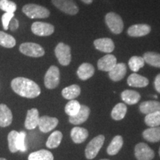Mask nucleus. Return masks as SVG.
<instances>
[{
    "mask_svg": "<svg viewBox=\"0 0 160 160\" xmlns=\"http://www.w3.org/2000/svg\"><path fill=\"white\" fill-rule=\"evenodd\" d=\"M13 91L20 97L33 99L41 93L39 86L33 80L25 77H17L11 81Z\"/></svg>",
    "mask_w": 160,
    "mask_h": 160,
    "instance_id": "f257e3e1",
    "label": "nucleus"
},
{
    "mask_svg": "<svg viewBox=\"0 0 160 160\" xmlns=\"http://www.w3.org/2000/svg\"><path fill=\"white\" fill-rule=\"evenodd\" d=\"M22 12L30 19H45L49 17V10L37 4H27L22 7Z\"/></svg>",
    "mask_w": 160,
    "mask_h": 160,
    "instance_id": "f03ea898",
    "label": "nucleus"
},
{
    "mask_svg": "<svg viewBox=\"0 0 160 160\" xmlns=\"http://www.w3.org/2000/svg\"><path fill=\"white\" fill-rule=\"evenodd\" d=\"M105 23L112 33L120 34L124 29V22L121 17L114 12H109L105 16Z\"/></svg>",
    "mask_w": 160,
    "mask_h": 160,
    "instance_id": "7ed1b4c3",
    "label": "nucleus"
},
{
    "mask_svg": "<svg viewBox=\"0 0 160 160\" xmlns=\"http://www.w3.org/2000/svg\"><path fill=\"white\" fill-rule=\"evenodd\" d=\"M54 53L60 65L63 66L69 65L71 62V50L69 45L63 42H59L55 48Z\"/></svg>",
    "mask_w": 160,
    "mask_h": 160,
    "instance_id": "20e7f679",
    "label": "nucleus"
},
{
    "mask_svg": "<svg viewBox=\"0 0 160 160\" xmlns=\"http://www.w3.org/2000/svg\"><path fill=\"white\" fill-rule=\"evenodd\" d=\"M22 53L31 57H42L45 55V50L41 45L33 42H24L19 46Z\"/></svg>",
    "mask_w": 160,
    "mask_h": 160,
    "instance_id": "39448f33",
    "label": "nucleus"
},
{
    "mask_svg": "<svg viewBox=\"0 0 160 160\" xmlns=\"http://www.w3.org/2000/svg\"><path fill=\"white\" fill-rule=\"evenodd\" d=\"M104 142H105V137L103 135H99L93 138L90 142L86 146L85 149V157L88 159H93L97 157L102 147Z\"/></svg>",
    "mask_w": 160,
    "mask_h": 160,
    "instance_id": "423d86ee",
    "label": "nucleus"
},
{
    "mask_svg": "<svg viewBox=\"0 0 160 160\" xmlns=\"http://www.w3.org/2000/svg\"><path fill=\"white\" fill-rule=\"evenodd\" d=\"M45 85L48 89H54L60 82V72L57 66L52 65L46 72L44 78Z\"/></svg>",
    "mask_w": 160,
    "mask_h": 160,
    "instance_id": "0eeeda50",
    "label": "nucleus"
},
{
    "mask_svg": "<svg viewBox=\"0 0 160 160\" xmlns=\"http://www.w3.org/2000/svg\"><path fill=\"white\" fill-rule=\"evenodd\" d=\"M53 5L63 13L68 15H76L79 12V7L73 0H51Z\"/></svg>",
    "mask_w": 160,
    "mask_h": 160,
    "instance_id": "6e6552de",
    "label": "nucleus"
},
{
    "mask_svg": "<svg viewBox=\"0 0 160 160\" xmlns=\"http://www.w3.org/2000/svg\"><path fill=\"white\" fill-rule=\"evenodd\" d=\"M54 26L43 22H35L31 25V31L39 37H48L54 33Z\"/></svg>",
    "mask_w": 160,
    "mask_h": 160,
    "instance_id": "1a4fd4ad",
    "label": "nucleus"
},
{
    "mask_svg": "<svg viewBox=\"0 0 160 160\" xmlns=\"http://www.w3.org/2000/svg\"><path fill=\"white\" fill-rule=\"evenodd\" d=\"M134 151L135 157L137 160H152L154 158V151L145 143L137 144Z\"/></svg>",
    "mask_w": 160,
    "mask_h": 160,
    "instance_id": "9d476101",
    "label": "nucleus"
},
{
    "mask_svg": "<svg viewBox=\"0 0 160 160\" xmlns=\"http://www.w3.org/2000/svg\"><path fill=\"white\" fill-rule=\"evenodd\" d=\"M59 120L55 117H51L48 116H43L39 117V128L42 133H48L57 127Z\"/></svg>",
    "mask_w": 160,
    "mask_h": 160,
    "instance_id": "9b49d317",
    "label": "nucleus"
},
{
    "mask_svg": "<svg viewBox=\"0 0 160 160\" xmlns=\"http://www.w3.org/2000/svg\"><path fill=\"white\" fill-rule=\"evenodd\" d=\"M151 31V26L147 24H137L128 29V35L131 37H141L148 35Z\"/></svg>",
    "mask_w": 160,
    "mask_h": 160,
    "instance_id": "f8f14e48",
    "label": "nucleus"
},
{
    "mask_svg": "<svg viewBox=\"0 0 160 160\" xmlns=\"http://www.w3.org/2000/svg\"><path fill=\"white\" fill-rule=\"evenodd\" d=\"M117 58L114 55L108 53L102 58L99 59L97 62V67L99 71L109 72L117 65Z\"/></svg>",
    "mask_w": 160,
    "mask_h": 160,
    "instance_id": "ddd939ff",
    "label": "nucleus"
},
{
    "mask_svg": "<svg viewBox=\"0 0 160 160\" xmlns=\"http://www.w3.org/2000/svg\"><path fill=\"white\" fill-rule=\"evenodd\" d=\"M93 45L96 49L104 53H112L115 48L114 43L110 38H100L96 39L93 42Z\"/></svg>",
    "mask_w": 160,
    "mask_h": 160,
    "instance_id": "4468645a",
    "label": "nucleus"
},
{
    "mask_svg": "<svg viewBox=\"0 0 160 160\" xmlns=\"http://www.w3.org/2000/svg\"><path fill=\"white\" fill-rule=\"evenodd\" d=\"M91 110L88 106L81 105L80 110L77 114L69 117V122L73 125H81L88 119Z\"/></svg>",
    "mask_w": 160,
    "mask_h": 160,
    "instance_id": "2eb2a0df",
    "label": "nucleus"
},
{
    "mask_svg": "<svg viewBox=\"0 0 160 160\" xmlns=\"http://www.w3.org/2000/svg\"><path fill=\"white\" fill-rule=\"evenodd\" d=\"M127 73V67L125 63L117 64L108 72V76L112 81L119 82L125 77Z\"/></svg>",
    "mask_w": 160,
    "mask_h": 160,
    "instance_id": "dca6fc26",
    "label": "nucleus"
},
{
    "mask_svg": "<svg viewBox=\"0 0 160 160\" xmlns=\"http://www.w3.org/2000/svg\"><path fill=\"white\" fill-rule=\"evenodd\" d=\"M39 120V111L37 108H32L28 111L25 122V127L28 130L35 129L38 126Z\"/></svg>",
    "mask_w": 160,
    "mask_h": 160,
    "instance_id": "f3484780",
    "label": "nucleus"
},
{
    "mask_svg": "<svg viewBox=\"0 0 160 160\" xmlns=\"http://www.w3.org/2000/svg\"><path fill=\"white\" fill-rule=\"evenodd\" d=\"M13 121V114L8 107L5 104H0V126H9Z\"/></svg>",
    "mask_w": 160,
    "mask_h": 160,
    "instance_id": "a211bd4d",
    "label": "nucleus"
},
{
    "mask_svg": "<svg viewBox=\"0 0 160 160\" xmlns=\"http://www.w3.org/2000/svg\"><path fill=\"white\" fill-rule=\"evenodd\" d=\"M95 68L91 64L82 63L77 70V75L80 79L87 80L93 77L94 74Z\"/></svg>",
    "mask_w": 160,
    "mask_h": 160,
    "instance_id": "6ab92c4d",
    "label": "nucleus"
},
{
    "mask_svg": "<svg viewBox=\"0 0 160 160\" xmlns=\"http://www.w3.org/2000/svg\"><path fill=\"white\" fill-rule=\"evenodd\" d=\"M71 137L73 142L81 144L87 139L88 137V131L87 129L83 128L74 127L71 130Z\"/></svg>",
    "mask_w": 160,
    "mask_h": 160,
    "instance_id": "aec40b11",
    "label": "nucleus"
},
{
    "mask_svg": "<svg viewBox=\"0 0 160 160\" xmlns=\"http://www.w3.org/2000/svg\"><path fill=\"white\" fill-rule=\"evenodd\" d=\"M128 84L133 88H145L148 85L149 81L146 77L134 73L128 78Z\"/></svg>",
    "mask_w": 160,
    "mask_h": 160,
    "instance_id": "412c9836",
    "label": "nucleus"
},
{
    "mask_svg": "<svg viewBox=\"0 0 160 160\" xmlns=\"http://www.w3.org/2000/svg\"><path fill=\"white\" fill-rule=\"evenodd\" d=\"M122 99L128 105H135L141 99V96L137 91L133 90H125L121 93Z\"/></svg>",
    "mask_w": 160,
    "mask_h": 160,
    "instance_id": "4be33fe9",
    "label": "nucleus"
},
{
    "mask_svg": "<svg viewBox=\"0 0 160 160\" xmlns=\"http://www.w3.org/2000/svg\"><path fill=\"white\" fill-rule=\"evenodd\" d=\"M139 111L144 114L160 111V102L158 101H145L140 104Z\"/></svg>",
    "mask_w": 160,
    "mask_h": 160,
    "instance_id": "5701e85b",
    "label": "nucleus"
},
{
    "mask_svg": "<svg viewBox=\"0 0 160 160\" xmlns=\"http://www.w3.org/2000/svg\"><path fill=\"white\" fill-rule=\"evenodd\" d=\"M142 137L146 141L150 142H158L160 141V127L149 128L145 130Z\"/></svg>",
    "mask_w": 160,
    "mask_h": 160,
    "instance_id": "b1692460",
    "label": "nucleus"
},
{
    "mask_svg": "<svg viewBox=\"0 0 160 160\" xmlns=\"http://www.w3.org/2000/svg\"><path fill=\"white\" fill-rule=\"evenodd\" d=\"M123 145V139L121 136H116L112 139L111 142L110 143L107 148V153L109 155L113 156L117 155L119 151L121 150Z\"/></svg>",
    "mask_w": 160,
    "mask_h": 160,
    "instance_id": "393cba45",
    "label": "nucleus"
},
{
    "mask_svg": "<svg viewBox=\"0 0 160 160\" xmlns=\"http://www.w3.org/2000/svg\"><path fill=\"white\" fill-rule=\"evenodd\" d=\"M80 93H81V88L79 86L77 85H72L65 88L62 91V95L66 99L72 100L79 97Z\"/></svg>",
    "mask_w": 160,
    "mask_h": 160,
    "instance_id": "a878e982",
    "label": "nucleus"
},
{
    "mask_svg": "<svg viewBox=\"0 0 160 160\" xmlns=\"http://www.w3.org/2000/svg\"><path fill=\"white\" fill-rule=\"evenodd\" d=\"M19 133L16 131H12L8 136L9 150L11 153H17L19 151Z\"/></svg>",
    "mask_w": 160,
    "mask_h": 160,
    "instance_id": "bb28decb",
    "label": "nucleus"
},
{
    "mask_svg": "<svg viewBox=\"0 0 160 160\" xmlns=\"http://www.w3.org/2000/svg\"><path fill=\"white\" fill-rule=\"evenodd\" d=\"M62 139V133L59 131H56L50 135L46 142V146L48 148H57L61 143Z\"/></svg>",
    "mask_w": 160,
    "mask_h": 160,
    "instance_id": "cd10ccee",
    "label": "nucleus"
},
{
    "mask_svg": "<svg viewBox=\"0 0 160 160\" xmlns=\"http://www.w3.org/2000/svg\"><path fill=\"white\" fill-rule=\"evenodd\" d=\"M145 62L156 68H160V54L156 52H146L144 53Z\"/></svg>",
    "mask_w": 160,
    "mask_h": 160,
    "instance_id": "c85d7f7f",
    "label": "nucleus"
},
{
    "mask_svg": "<svg viewBox=\"0 0 160 160\" xmlns=\"http://www.w3.org/2000/svg\"><path fill=\"white\" fill-rule=\"evenodd\" d=\"M28 160H53V155L47 150H40L31 153L28 156Z\"/></svg>",
    "mask_w": 160,
    "mask_h": 160,
    "instance_id": "c756f323",
    "label": "nucleus"
},
{
    "mask_svg": "<svg viewBox=\"0 0 160 160\" xmlns=\"http://www.w3.org/2000/svg\"><path fill=\"white\" fill-rule=\"evenodd\" d=\"M127 113V107L124 103H119L114 106L111 111V117L114 120H122Z\"/></svg>",
    "mask_w": 160,
    "mask_h": 160,
    "instance_id": "7c9ffc66",
    "label": "nucleus"
},
{
    "mask_svg": "<svg viewBox=\"0 0 160 160\" xmlns=\"http://www.w3.org/2000/svg\"><path fill=\"white\" fill-rule=\"evenodd\" d=\"M15 38L11 35L6 33L3 31H0V45L6 48H12L16 45Z\"/></svg>",
    "mask_w": 160,
    "mask_h": 160,
    "instance_id": "2f4dec72",
    "label": "nucleus"
},
{
    "mask_svg": "<svg viewBox=\"0 0 160 160\" xmlns=\"http://www.w3.org/2000/svg\"><path fill=\"white\" fill-rule=\"evenodd\" d=\"M145 122L150 128L159 127L160 125V111H157L146 115Z\"/></svg>",
    "mask_w": 160,
    "mask_h": 160,
    "instance_id": "473e14b6",
    "label": "nucleus"
},
{
    "mask_svg": "<svg viewBox=\"0 0 160 160\" xmlns=\"http://www.w3.org/2000/svg\"><path fill=\"white\" fill-rule=\"evenodd\" d=\"M128 65L130 69L133 72H137L140 68L144 67L145 65V60L143 57L133 56L129 59Z\"/></svg>",
    "mask_w": 160,
    "mask_h": 160,
    "instance_id": "72a5a7b5",
    "label": "nucleus"
},
{
    "mask_svg": "<svg viewBox=\"0 0 160 160\" xmlns=\"http://www.w3.org/2000/svg\"><path fill=\"white\" fill-rule=\"evenodd\" d=\"M80 108H81V105H80L79 102L77 101V100L72 99L65 105V111L69 117H73L79 112Z\"/></svg>",
    "mask_w": 160,
    "mask_h": 160,
    "instance_id": "f704fd0d",
    "label": "nucleus"
},
{
    "mask_svg": "<svg viewBox=\"0 0 160 160\" xmlns=\"http://www.w3.org/2000/svg\"><path fill=\"white\" fill-rule=\"evenodd\" d=\"M17 4L11 0H0V9L5 13H13L17 11Z\"/></svg>",
    "mask_w": 160,
    "mask_h": 160,
    "instance_id": "c9c22d12",
    "label": "nucleus"
},
{
    "mask_svg": "<svg viewBox=\"0 0 160 160\" xmlns=\"http://www.w3.org/2000/svg\"><path fill=\"white\" fill-rule=\"evenodd\" d=\"M14 17L13 13H5L2 17V23L3 28L5 31L9 29V23L11 20Z\"/></svg>",
    "mask_w": 160,
    "mask_h": 160,
    "instance_id": "e433bc0d",
    "label": "nucleus"
},
{
    "mask_svg": "<svg viewBox=\"0 0 160 160\" xmlns=\"http://www.w3.org/2000/svg\"><path fill=\"white\" fill-rule=\"evenodd\" d=\"M25 137L26 133L24 131L19 132V150L22 152L26 151V146H25Z\"/></svg>",
    "mask_w": 160,
    "mask_h": 160,
    "instance_id": "4c0bfd02",
    "label": "nucleus"
},
{
    "mask_svg": "<svg viewBox=\"0 0 160 160\" xmlns=\"http://www.w3.org/2000/svg\"><path fill=\"white\" fill-rule=\"evenodd\" d=\"M19 24L18 19L13 17L9 23V29L11 30V31H16L18 29V28H19Z\"/></svg>",
    "mask_w": 160,
    "mask_h": 160,
    "instance_id": "58836bf2",
    "label": "nucleus"
},
{
    "mask_svg": "<svg viewBox=\"0 0 160 160\" xmlns=\"http://www.w3.org/2000/svg\"><path fill=\"white\" fill-rule=\"evenodd\" d=\"M154 87L156 91L160 93V73L158 74L154 80Z\"/></svg>",
    "mask_w": 160,
    "mask_h": 160,
    "instance_id": "ea45409f",
    "label": "nucleus"
},
{
    "mask_svg": "<svg viewBox=\"0 0 160 160\" xmlns=\"http://www.w3.org/2000/svg\"><path fill=\"white\" fill-rule=\"evenodd\" d=\"M81 2H82L83 3L86 4V5H91L93 2V0H80Z\"/></svg>",
    "mask_w": 160,
    "mask_h": 160,
    "instance_id": "a19ab883",
    "label": "nucleus"
},
{
    "mask_svg": "<svg viewBox=\"0 0 160 160\" xmlns=\"http://www.w3.org/2000/svg\"><path fill=\"white\" fill-rule=\"evenodd\" d=\"M0 160H7V159H5V158H0Z\"/></svg>",
    "mask_w": 160,
    "mask_h": 160,
    "instance_id": "79ce46f5",
    "label": "nucleus"
},
{
    "mask_svg": "<svg viewBox=\"0 0 160 160\" xmlns=\"http://www.w3.org/2000/svg\"><path fill=\"white\" fill-rule=\"evenodd\" d=\"M159 157H160V147H159Z\"/></svg>",
    "mask_w": 160,
    "mask_h": 160,
    "instance_id": "37998d69",
    "label": "nucleus"
},
{
    "mask_svg": "<svg viewBox=\"0 0 160 160\" xmlns=\"http://www.w3.org/2000/svg\"><path fill=\"white\" fill-rule=\"evenodd\" d=\"M100 160H109V159H100Z\"/></svg>",
    "mask_w": 160,
    "mask_h": 160,
    "instance_id": "c03bdc74",
    "label": "nucleus"
}]
</instances>
